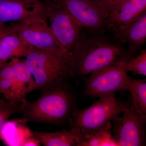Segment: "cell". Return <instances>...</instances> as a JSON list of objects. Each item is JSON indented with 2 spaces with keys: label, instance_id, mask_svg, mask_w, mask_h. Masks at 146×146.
Listing matches in <instances>:
<instances>
[{
  "label": "cell",
  "instance_id": "obj_4",
  "mask_svg": "<svg viewBox=\"0 0 146 146\" xmlns=\"http://www.w3.org/2000/svg\"><path fill=\"white\" fill-rule=\"evenodd\" d=\"M133 54L127 51L112 65L91 73L85 78L82 96L100 98L125 91L128 76L126 65Z\"/></svg>",
  "mask_w": 146,
  "mask_h": 146
},
{
  "label": "cell",
  "instance_id": "obj_17",
  "mask_svg": "<svg viewBox=\"0 0 146 146\" xmlns=\"http://www.w3.org/2000/svg\"><path fill=\"white\" fill-rule=\"evenodd\" d=\"M112 127L110 122L98 129L83 130L85 141L82 146H115L112 140Z\"/></svg>",
  "mask_w": 146,
  "mask_h": 146
},
{
  "label": "cell",
  "instance_id": "obj_22",
  "mask_svg": "<svg viewBox=\"0 0 146 146\" xmlns=\"http://www.w3.org/2000/svg\"><path fill=\"white\" fill-rule=\"evenodd\" d=\"M41 1L44 2H47L49 1H50V0H41Z\"/></svg>",
  "mask_w": 146,
  "mask_h": 146
},
{
  "label": "cell",
  "instance_id": "obj_16",
  "mask_svg": "<svg viewBox=\"0 0 146 146\" xmlns=\"http://www.w3.org/2000/svg\"><path fill=\"white\" fill-rule=\"evenodd\" d=\"M125 91L131 98V104L140 115L146 117V82L145 79H138L129 76Z\"/></svg>",
  "mask_w": 146,
  "mask_h": 146
},
{
  "label": "cell",
  "instance_id": "obj_1",
  "mask_svg": "<svg viewBox=\"0 0 146 146\" xmlns=\"http://www.w3.org/2000/svg\"><path fill=\"white\" fill-rule=\"evenodd\" d=\"M83 32L65 59L70 77H84L112 65L127 51L99 33Z\"/></svg>",
  "mask_w": 146,
  "mask_h": 146
},
{
  "label": "cell",
  "instance_id": "obj_13",
  "mask_svg": "<svg viewBox=\"0 0 146 146\" xmlns=\"http://www.w3.org/2000/svg\"><path fill=\"white\" fill-rule=\"evenodd\" d=\"M34 138L44 146H82L84 131L76 128L56 132L34 131Z\"/></svg>",
  "mask_w": 146,
  "mask_h": 146
},
{
  "label": "cell",
  "instance_id": "obj_2",
  "mask_svg": "<svg viewBox=\"0 0 146 146\" xmlns=\"http://www.w3.org/2000/svg\"><path fill=\"white\" fill-rule=\"evenodd\" d=\"M76 109V93L67 81L40 91L35 101L25 100L19 104L23 119L52 125L68 123Z\"/></svg>",
  "mask_w": 146,
  "mask_h": 146
},
{
  "label": "cell",
  "instance_id": "obj_14",
  "mask_svg": "<svg viewBox=\"0 0 146 146\" xmlns=\"http://www.w3.org/2000/svg\"><path fill=\"white\" fill-rule=\"evenodd\" d=\"M146 11V0H126L108 16L106 26L115 33Z\"/></svg>",
  "mask_w": 146,
  "mask_h": 146
},
{
  "label": "cell",
  "instance_id": "obj_12",
  "mask_svg": "<svg viewBox=\"0 0 146 146\" xmlns=\"http://www.w3.org/2000/svg\"><path fill=\"white\" fill-rule=\"evenodd\" d=\"M15 75L10 102L20 103L35 89V82L24 59L14 58L10 60Z\"/></svg>",
  "mask_w": 146,
  "mask_h": 146
},
{
  "label": "cell",
  "instance_id": "obj_19",
  "mask_svg": "<svg viewBox=\"0 0 146 146\" xmlns=\"http://www.w3.org/2000/svg\"><path fill=\"white\" fill-rule=\"evenodd\" d=\"M3 96L0 98V131L8 119L19 112V104L6 101Z\"/></svg>",
  "mask_w": 146,
  "mask_h": 146
},
{
  "label": "cell",
  "instance_id": "obj_10",
  "mask_svg": "<svg viewBox=\"0 0 146 146\" xmlns=\"http://www.w3.org/2000/svg\"><path fill=\"white\" fill-rule=\"evenodd\" d=\"M46 16V5L41 0H0V25Z\"/></svg>",
  "mask_w": 146,
  "mask_h": 146
},
{
  "label": "cell",
  "instance_id": "obj_8",
  "mask_svg": "<svg viewBox=\"0 0 146 146\" xmlns=\"http://www.w3.org/2000/svg\"><path fill=\"white\" fill-rule=\"evenodd\" d=\"M47 21L46 16H39L11 23L14 31L31 46L61 53Z\"/></svg>",
  "mask_w": 146,
  "mask_h": 146
},
{
  "label": "cell",
  "instance_id": "obj_9",
  "mask_svg": "<svg viewBox=\"0 0 146 146\" xmlns=\"http://www.w3.org/2000/svg\"><path fill=\"white\" fill-rule=\"evenodd\" d=\"M76 22L87 31L99 33L106 26L108 15L94 0H57Z\"/></svg>",
  "mask_w": 146,
  "mask_h": 146
},
{
  "label": "cell",
  "instance_id": "obj_18",
  "mask_svg": "<svg viewBox=\"0 0 146 146\" xmlns=\"http://www.w3.org/2000/svg\"><path fill=\"white\" fill-rule=\"evenodd\" d=\"M126 71L131 72L133 75L146 76V50H142L136 57L128 60L126 65Z\"/></svg>",
  "mask_w": 146,
  "mask_h": 146
},
{
  "label": "cell",
  "instance_id": "obj_20",
  "mask_svg": "<svg viewBox=\"0 0 146 146\" xmlns=\"http://www.w3.org/2000/svg\"><path fill=\"white\" fill-rule=\"evenodd\" d=\"M101 6L108 14V16L116 10L126 0H94Z\"/></svg>",
  "mask_w": 146,
  "mask_h": 146
},
{
  "label": "cell",
  "instance_id": "obj_3",
  "mask_svg": "<svg viewBox=\"0 0 146 146\" xmlns=\"http://www.w3.org/2000/svg\"><path fill=\"white\" fill-rule=\"evenodd\" d=\"M24 59L35 82V89L46 90L70 77L65 58L54 50L32 48Z\"/></svg>",
  "mask_w": 146,
  "mask_h": 146
},
{
  "label": "cell",
  "instance_id": "obj_7",
  "mask_svg": "<svg viewBox=\"0 0 146 146\" xmlns=\"http://www.w3.org/2000/svg\"><path fill=\"white\" fill-rule=\"evenodd\" d=\"M122 113V117L112 120L111 133L115 145H145L146 117L138 114L131 104Z\"/></svg>",
  "mask_w": 146,
  "mask_h": 146
},
{
  "label": "cell",
  "instance_id": "obj_21",
  "mask_svg": "<svg viewBox=\"0 0 146 146\" xmlns=\"http://www.w3.org/2000/svg\"><path fill=\"white\" fill-rule=\"evenodd\" d=\"M14 31V28L11 23L0 25V40L4 35Z\"/></svg>",
  "mask_w": 146,
  "mask_h": 146
},
{
  "label": "cell",
  "instance_id": "obj_15",
  "mask_svg": "<svg viewBox=\"0 0 146 146\" xmlns=\"http://www.w3.org/2000/svg\"><path fill=\"white\" fill-rule=\"evenodd\" d=\"M32 48L16 32L4 35L0 40V67L14 58L25 57Z\"/></svg>",
  "mask_w": 146,
  "mask_h": 146
},
{
  "label": "cell",
  "instance_id": "obj_6",
  "mask_svg": "<svg viewBox=\"0 0 146 146\" xmlns=\"http://www.w3.org/2000/svg\"><path fill=\"white\" fill-rule=\"evenodd\" d=\"M45 3L50 29L66 59L81 36L83 29L57 0Z\"/></svg>",
  "mask_w": 146,
  "mask_h": 146
},
{
  "label": "cell",
  "instance_id": "obj_23",
  "mask_svg": "<svg viewBox=\"0 0 146 146\" xmlns=\"http://www.w3.org/2000/svg\"><path fill=\"white\" fill-rule=\"evenodd\" d=\"M2 96V95H1V94L0 93V98H1L2 96Z\"/></svg>",
  "mask_w": 146,
  "mask_h": 146
},
{
  "label": "cell",
  "instance_id": "obj_11",
  "mask_svg": "<svg viewBox=\"0 0 146 146\" xmlns=\"http://www.w3.org/2000/svg\"><path fill=\"white\" fill-rule=\"evenodd\" d=\"M114 33L119 42L128 44L129 52H136L146 41V11Z\"/></svg>",
  "mask_w": 146,
  "mask_h": 146
},
{
  "label": "cell",
  "instance_id": "obj_5",
  "mask_svg": "<svg viewBox=\"0 0 146 146\" xmlns=\"http://www.w3.org/2000/svg\"><path fill=\"white\" fill-rule=\"evenodd\" d=\"M128 106L115 94L101 97L85 109H76L68 123L70 129L93 130L104 126L123 112Z\"/></svg>",
  "mask_w": 146,
  "mask_h": 146
}]
</instances>
